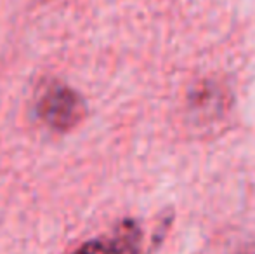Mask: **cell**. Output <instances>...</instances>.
<instances>
[{"label":"cell","mask_w":255,"mask_h":254,"mask_svg":"<svg viewBox=\"0 0 255 254\" xmlns=\"http://www.w3.org/2000/svg\"><path fill=\"white\" fill-rule=\"evenodd\" d=\"M142 239L135 221H124L110 235L85 242L73 254H142Z\"/></svg>","instance_id":"7a4b0ae2"},{"label":"cell","mask_w":255,"mask_h":254,"mask_svg":"<svg viewBox=\"0 0 255 254\" xmlns=\"http://www.w3.org/2000/svg\"><path fill=\"white\" fill-rule=\"evenodd\" d=\"M37 112L49 127L70 131L85 117V103L77 91L61 82L45 85L37 103Z\"/></svg>","instance_id":"6da1fadb"}]
</instances>
